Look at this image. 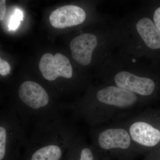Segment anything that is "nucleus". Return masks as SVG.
<instances>
[{
    "instance_id": "dca6fc26",
    "label": "nucleus",
    "mask_w": 160,
    "mask_h": 160,
    "mask_svg": "<svg viewBox=\"0 0 160 160\" xmlns=\"http://www.w3.org/2000/svg\"><path fill=\"white\" fill-rule=\"evenodd\" d=\"M132 61H133V62H135V60H132Z\"/></svg>"
},
{
    "instance_id": "9d476101",
    "label": "nucleus",
    "mask_w": 160,
    "mask_h": 160,
    "mask_svg": "<svg viewBox=\"0 0 160 160\" xmlns=\"http://www.w3.org/2000/svg\"><path fill=\"white\" fill-rule=\"evenodd\" d=\"M137 29L147 46L151 49H160V30L148 18H143L137 24Z\"/></svg>"
},
{
    "instance_id": "f257e3e1",
    "label": "nucleus",
    "mask_w": 160,
    "mask_h": 160,
    "mask_svg": "<svg viewBox=\"0 0 160 160\" xmlns=\"http://www.w3.org/2000/svg\"><path fill=\"white\" fill-rule=\"evenodd\" d=\"M139 102L136 94L115 86L99 89L93 100L86 101L75 106V115L91 126L108 122L124 112H128Z\"/></svg>"
},
{
    "instance_id": "423d86ee",
    "label": "nucleus",
    "mask_w": 160,
    "mask_h": 160,
    "mask_svg": "<svg viewBox=\"0 0 160 160\" xmlns=\"http://www.w3.org/2000/svg\"><path fill=\"white\" fill-rule=\"evenodd\" d=\"M40 72L45 79L54 81L58 78L69 79L72 77V68L69 59L61 53L54 55L47 53L43 55L39 65Z\"/></svg>"
},
{
    "instance_id": "6e6552de",
    "label": "nucleus",
    "mask_w": 160,
    "mask_h": 160,
    "mask_svg": "<svg viewBox=\"0 0 160 160\" xmlns=\"http://www.w3.org/2000/svg\"><path fill=\"white\" fill-rule=\"evenodd\" d=\"M86 18V12L82 8L73 5H67L52 12L49 20L54 28L65 29L82 24Z\"/></svg>"
},
{
    "instance_id": "4468645a",
    "label": "nucleus",
    "mask_w": 160,
    "mask_h": 160,
    "mask_svg": "<svg viewBox=\"0 0 160 160\" xmlns=\"http://www.w3.org/2000/svg\"><path fill=\"white\" fill-rule=\"evenodd\" d=\"M6 1L5 0L0 1V20L1 21L4 20L6 12Z\"/></svg>"
},
{
    "instance_id": "9b49d317",
    "label": "nucleus",
    "mask_w": 160,
    "mask_h": 160,
    "mask_svg": "<svg viewBox=\"0 0 160 160\" xmlns=\"http://www.w3.org/2000/svg\"><path fill=\"white\" fill-rule=\"evenodd\" d=\"M78 152V160H94L95 152L97 149L92 145H89L83 138L78 136L75 139Z\"/></svg>"
},
{
    "instance_id": "1a4fd4ad",
    "label": "nucleus",
    "mask_w": 160,
    "mask_h": 160,
    "mask_svg": "<svg viewBox=\"0 0 160 160\" xmlns=\"http://www.w3.org/2000/svg\"><path fill=\"white\" fill-rule=\"evenodd\" d=\"M97 44V39L94 35L83 33L78 36L72 40L70 44L72 59L82 66L89 65L92 52Z\"/></svg>"
},
{
    "instance_id": "39448f33",
    "label": "nucleus",
    "mask_w": 160,
    "mask_h": 160,
    "mask_svg": "<svg viewBox=\"0 0 160 160\" xmlns=\"http://www.w3.org/2000/svg\"><path fill=\"white\" fill-rule=\"evenodd\" d=\"M26 126L11 109L1 112L0 122V160L8 152L26 146L28 138L25 132Z\"/></svg>"
},
{
    "instance_id": "ddd939ff",
    "label": "nucleus",
    "mask_w": 160,
    "mask_h": 160,
    "mask_svg": "<svg viewBox=\"0 0 160 160\" xmlns=\"http://www.w3.org/2000/svg\"><path fill=\"white\" fill-rule=\"evenodd\" d=\"M10 71H11V67L9 63L1 58H0V74L2 76H6L9 74Z\"/></svg>"
},
{
    "instance_id": "f03ea898",
    "label": "nucleus",
    "mask_w": 160,
    "mask_h": 160,
    "mask_svg": "<svg viewBox=\"0 0 160 160\" xmlns=\"http://www.w3.org/2000/svg\"><path fill=\"white\" fill-rule=\"evenodd\" d=\"M18 95L21 104L11 109L25 126L30 122L36 125L62 118L61 109L52 106L48 92L39 83L25 81L19 87Z\"/></svg>"
},
{
    "instance_id": "7ed1b4c3",
    "label": "nucleus",
    "mask_w": 160,
    "mask_h": 160,
    "mask_svg": "<svg viewBox=\"0 0 160 160\" xmlns=\"http://www.w3.org/2000/svg\"><path fill=\"white\" fill-rule=\"evenodd\" d=\"M158 115L145 110L121 122L126 128L138 152L146 151L160 142V126Z\"/></svg>"
},
{
    "instance_id": "0eeeda50",
    "label": "nucleus",
    "mask_w": 160,
    "mask_h": 160,
    "mask_svg": "<svg viewBox=\"0 0 160 160\" xmlns=\"http://www.w3.org/2000/svg\"><path fill=\"white\" fill-rule=\"evenodd\" d=\"M114 82L115 86L143 97L152 95L156 87L154 81L151 79L138 76L126 71L120 72L116 75Z\"/></svg>"
},
{
    "instance_id": "20e7f679",
    "label": "nucleus",
    "mask_w": 160,
    "mask_h": 160,
    "mask_svg": "<svg viewBox=\"0 0 160 160\" xmlns=\"http://www.w3.org/2000/svg\"><path fill=\"white\" fill-rule=\"evenodd\" d=\"M92 145L97 150L127 158L138 152L126 128L121 122L96 129L92 133Z\"/></svg>"
},
{
    "instance_id": "2eb2a0df",
    "label": "nucleus",
    "mask_w": 160,
    "mask_h": 160,
    "mask_svg": "<svg viewBox=\"0 0 160 160\" xmlns=\"http://www.w3.org/2000/svg\"><path fill=\"white\" fill-rule=\"evenodd\" d=\"M153 20L154 24L160 30V7L155 11L153 15Z\"/></svg>"
},
{
    "instance_id": "f8f14e48",
    "label": "nucleus",
    "mask_w": 160,
    "mask_h": 160,
    "mask_svg": "<svg viewBox=\"0 0 160 160\" xmlns=\"http://www.w3.org/2000/svg\"><path fill=\"white\" fill-rule=\"evenodd\" d=\"M23 18V14L22 11L20 9H16L9 21V29L11 30H15L17 29L19 26L20 22L22 20Z\"/></svg>"
}]
</instances>
